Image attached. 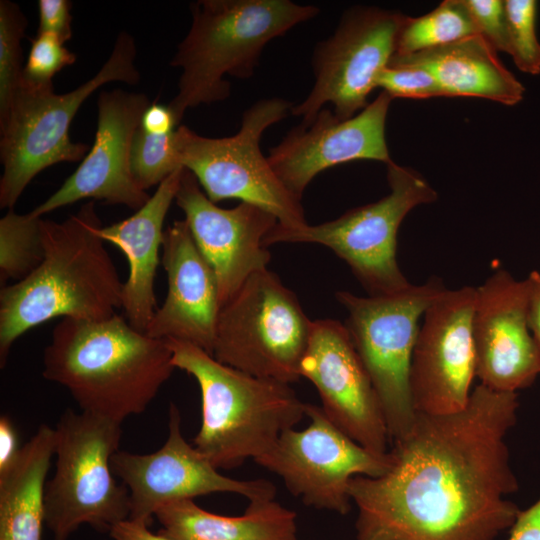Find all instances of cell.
Segmentation results:
<instances>
[{"label":"cell","instance_id":"obj_35","mask_svg":"<svg viewBox=\"0 0 540 540\" xmlns=\"http://www.w3.org/2000/svg\"><path fill=\"white\" fill-rule=\"evenodd\" d=\"M506 540H540V498L518 512Z\"/></svg>","mask_w":540,"mask_h":540},{"label":"cell","instance_id":"obj_16","mask_svg":"<svg viewBox=\"0 0 540 540\" xmlns=\"http://www.w3.org/2000/svg\"><path fill=\"white\" fill-rule=\"evenodd\" d=\"M300 375L315 386L322 410L341 431L374 454L388 453L379 398L344 324L313 320Z\"/></svg>","mask_w":540,"mask_h":540},{"label":"cell","instance_id":"obj_15","mask_svg":"<svg viewBox=\"0 0 540 540\" xmlns=\"http://www.w3.org/2000/svg\"><path fill=\"white\" fill-rule=\"evenodd\" d=\"M476 287L446 289L424 313L413 349L410 391L414 410L449 414L465 408L475 375L472 321Z\"/></svg>","mask_w":540,"mask_h":540},{"label":"cell","instance_id":"obj_2","mask_svg":"<svg viewBox=\"0 0 540 540\" xmlns=\"http://www.w3.org/2000/svg\"><path fill=\"white\" fill-rule=\"evenodd\" d=\"M95 201L61 222L41 219L44 257L0 290V365L26 331L57 317L103 320L122 306L123 283L99 235Z\"/></svg>","mask_w":540,"mask_h":540},{"label":"cell","instance_id":"obj_23","mask_svg":"<svg viewBox=\"0 0 540 540\" xmlns=\"http://www.w3.org/2000/svg\"><path fill=\"white\" fill-rule=\"evenodd\" d=\"M388 66L425 69L447 97H480L513 106L523 99L525 91L481 34L414 54L393 56Z\"/></svg>","mask_w":540,"mask_h":540},{"label":"cell","instance_id":"obj_3","mask_svg":"<svg viewBox=\"0 0 540 540\" xmlns=\"http://www.w3.org/2000/svg\"><path fill=\"white\" fill-rule=\"evenodd\" d=\"M174 369L165 339L115 314L62 318L44 349L42 375L65 387L81 411L122 424L145 411Z\"/></svg>","mask_w":540,"mask_h":540},{"label":"cell","instance_id":"obj_24","mask_svg":"<svg viewBox=\"0 0 540 540\" xmlns=\"http://www.w3.org/2000/svg\"><path fill=\"white\" fill-rule=\"evenodd\" d=\"M154 516L159 533L173 540H297L296 513L274 499L250 501L240 516L214 514L185 499Z\"/></svg>","mask_w":540,"mask_h":540},{"label":"cell","instance_id":"obj_14","mask_svg":"<svg viewBox=\"0 0 540 540\" xmlns=\"http://www.w3.org/2000/svg\"><path fill=\"white\" fill-rule=\"evenodd\" d=\"M168 437L149 454L117 451L111 468L129 491V519L150 525L158 509L169 503L214 492H232L249 501L274 499L276 488L267 480H236L222 475L183 437L178 407H169Z\"/></svg>","mask_w":540,"mask_h":540},{"label":"cell","instance_id":"obj_10","mask_svg":"<svg viewBox=\"0 0 540 540\" xmlns=\"http://www.w3.org/2000/svg\"><path fill=\"white\" fill-rule=\"evenodd\" d=\"M313 320L268 268L251 275L221 307L213 356L253 376L297 382Z\"/></svg>","mask_w":540,"mask_h":540},{"label":"cell","instance_id":"obj_22","mask_svg":"<svg viewBox=\"0 0 540 540\" xmlns=\"http://www.w3.org/2000/svg\"><path fill=\"white\" fill-rule=\"evenodd\" d=\"M184 167L161 182L149 200L133 215L99 229L100 237L121 249L129 264L123 283L122 308L136 330L145 333L156 311L154 280L159 249L164 236V220L175 200Z\"/></svg>","mask_w":540,"mask_h":540},{"label":"cell","instance_id":"obj_19","mask_svg":"<svg viewBox=\"0 0 540 540\" xmlns=\"http://www.w3.org/2000/svg\"><path fill=\"white\" fill-rule=\"evenodd\" d=\"M175 202L216 276L222 307L251 275L268 268L271 254L264 238L278 221L266 210L245 202L231 209L217 206L186 168Z\"/></svg>","mask_w":540,"mask_h":540},{"label":"cell","instance_id":"obj_30","mask_svg":"<svg viewBox=\"0 0 540 540\" xmlns=\"http://www.w3.org/2000/svg\"><path fill=\"white\" fill-rule=\"evenodd\" d=\"M508 24V54L524 73L540 74V42L536 24L538 2L534 0H506Z\"/></svg>","mask_w":540,"mask_h":540},{"label":"cell","instance_id":"obj_28","mask_svg":"<svg viewBox=\"0 0 540 540\" xmlns=\"http://www.w3.org/2000/svg\"><path fill=\"white\" fill-rule=\"evenodd\" d=\"M27 25L18 4L0 1V116L6 112L23 77L22 39Z\"/></svg>","mask_w":540,"mask_h":540},{"label":"cell","instance_id":"obj_34","mask_svg":"<svg viewBox=\"0 0 540 540\" xmlns=\"http://www.w3.org/2000/svg\"><path fill=\"white\" fill-rule=\"evenodd\" d=\"M72 4L67 0H39V26L37 33L57 36L64 43L72 37Z\"/></svg>","mask_w":540,"mask_h":540},{"label":"cell","instance_id":"obj_38","mask_svg":"<svg viewBox=\"0 0 540 540\" xmlns=\"http://www.w3.org/2000/svg\"><path fill=\"white\" fill-rule=\"evenodd\" d=\"M21 447L18 446L17 433L7 416L0 418V474L5 472L16 460Z\"/></svg>","mask_w":540,"mask_h":540},{"label":"cell","instance_id":"obj_6","mask_svg":"<svg viewBox=\"0 0 540 540\" xmlns=\"http://www.w3.org/2000/svg\"><path fill=\"white\" fill-rule=\"evenodd\" d=\"M136 52L133 36L120 32L99 71L62 94L55 93L53 83H33L22 77L10 105L0 116L1 208L13 209L24 189L42 170L61 162L83 160L89 147L71 140L72 120L86 99L105 84L139 82Z\"/></svg>","mask_w":540,"mask_h":540},{"label":"cell","instance_id":"obj_12","mask_svg":"<svg viewBox=\"0 0 540 540\" xmlns=\"http://www.w3.org/2000/svg\"><path fill=\"white\" fill-rule=\"evenodd\" d=\"M405 18L400 12L374 6L345 11L334 33L317 43L312 56L314 84L291 114L307 125L327 104L341 120L362 111L395 53Z\"/></svg>","mask_w":540,"mask_h":540},{"label":"cell","instance_id":"obj_33","mask_svg":"<svg viewBox=\"0 0 540 540\" xmlns=\"http://www.w3.org/2000/svg\"><path fill=\"white\" fill-rule=\"evenodd\" d=\"M476 27L490 45L498 52H509L508 24L505 1L463 0Z\"/></svg>","mask_w":540,"mask_h":540},{"label":"cell","instance_id":"obj_4","mask_svg":"<svg viewBox=\"0 0 540 540\" xmlns=\"http://www.w3.org/2000/svg\"><path fill=\"white\" fill-rule=\"evenodd\" d=\"M190 11V29L170 62L181 69L168 104L177 125L188 109L227 99L231 86L225 75L252 77L270 41L320 10L290 0H199Z\"/></svg>","mask_w":540,"mask_h":540},{"label":"cell","instance_id":"obj_13","mask_svg":"<svg viewBox=\"0 0 540 540\" xmlns=\"http://www.w3.org/2000/svg\"><path fill=\"white\" fill-rule=\"evenodd\" d=\"M309 425L285 430L275 444L254 461L282 478L303 503L341 515L351 510L349 485L353 477H376L389 465V453L365 449L334 423L321 407L307 404Z\"/></svg>","mask_w":540,"mask_h":540},{"label":"cell","instance_id":"obj_11","mask_svg":"<svg viewBox=\"0 0 540 540\" xmlns=\"http://www.w3.org/2000/svg\"><path fill=\"white\" fill-rule=\"evenodd\" d=\"M445 290L441 279L432 277L392 295L335 294L347 312L344 325L379 398L390 443L413 424L410 367L419 320Z\"/></svg>","mask_w":540,"mask_h":540},{"label":"cell","instance_id":"obj_18","mask_svg":"<svg viewBox=\"0 0 540 540\" xmlns=\"http://www.w3.org/2000/svg\"><path fill=\"white\" fill-rule=\"evenodd\" d=\"M393 98L382 91L355 116L341 120L321 109L307 125L292 128L267 159L281 182L296 197L322 171L354 160L392 161L385 124Z\"/></svg>","mask_w":540,"mask_h":540},{"label":"cell","instance_id":"obj_37","mask_svg":"<svg viewBox=\"0 0 540 540\" xmlns=\"http://www.w3.org/2000/svg\"><path fill=\"white\" fill-rule=\"evenodd\" d=\"M144 522L125 519L111 527L109 536L113 540H173L161 533H153Z\"/></svg>","mask_w":540,"mask_h":540},{"label":"cell","instance_id":"obj_9","mask_svg":"<svg viewBox=\"0 0 540 540\" xmlns=\"http://www.w3.org/2000/svg\"><path fill=\"white\" fill-rule=\"evenodd\" d=\"M390 192L380 200L355 207L318 225L287 228L278 223L264 238L277 243H315L328 247L347 263L369 296L399 293L411 283L397 262V234L415 207L437 200V192L412 168L387 165Z\"/></svg>","mask_w":540,"mask_h":540},{"label":"cell","instance_id":"obj_26","mask_svg":"<svg viewBox=\"0 0 540 540\" xmlns=\"http://www.w3.org/2000/svg\"><path fill=\"white\" fill-rule=\"evenodd\" d=\"M479 34L463 0H445L427 14L406 16L393 56H406Z\"/></svg>","mask_w":540,"mask_h":540},{"label":"cell","instance_id":"obj_21","mask_svg":"<svg viewBox=\"0 0 540 540\" xmlns=\"http://www.w3.org/2000/svg\"><path fill=\"white\" fill-rule=\"evenodd\" d=\"M162 265L168 292L145 333L153 338L185 341L213 355L221 309L218 283L185 220H175L165 229Z\"/></svg>","mask_w":540,"mask_h":540},{"label":"cell","instance_id":"obj_7","mask_svg":"<svg viewBox=\"0 0 540 540\" xmlns=\"http://www.w3.org/2000/svg\"><path fill=\"white\" fill-rule=\"evenodd\" d=\"M55 431L56 469L45 487V525L54 540H67L82 524L109 532L130 514L129 491L111 468L121 423L66 409Z\"/></svg>","mask_w":540,"mask_h":540},{"label":"cell","instance_id":"obj_32","mask_svg":"<svg viewBox=\"0 0 540 540\" xmlns=\"http://www.w3.org/2000/svg\"><path fill=\"white\" fill-rule=\"evenodd\" d=\"M377 87L393 99L445 96L442 87L431 73L412 66H387L378 77Z\"/></svg>","mask_w":540,"mask_h":540},{"label":"cell","instance_id":"obj_8","mask_svg":"<svg viewBox=\"0 0 540 540\" xmlns=\"http://www.w3.org/2000/svg\"><path fill=\"white\" fill-rule=\"evenodd\" d=\"M293 106L280 97L257 100L243 113L239 131L229 137L209 138L179 125L174 143L181 166L214 203L238 199L271 213L280 226L307 224L301 199L281 182L260 148L264 131L286 118Z\"/></svg>","mask_w":540,"mask_h":540},{"label":"cell","instance_id":"obj_29","mask_svg":"<svg viewBox=\"0 0 540 540\" xmlns=\"http://www.w3.org/2000/svg\"><path fill=\"white\" fill-rule=\"evenodd\" d=\"M174 132L153 135L141 127L136 131L130 165L132 175L141 189L146 191L152 186H158L174 171L182 168L175 148Z\"/></svg>","mask_w":540,"mask_h":540},{"label":"cell","instance_id":"obj_31","mask_svg":"<svg viewBox=\"0 0 540 540\" xmlns=\"http://www.w3.org/2000/svg\"><path fill=\"white\" fill-rule=\"evenodd\" d=\"M76 58L57 36L37 33L32 40L23 78L33 83H53L54 76L74 64Z\"/></svg>","mask_w":540,"mask_h":540},{"label":"cell","instance_id":"obj_27","mask_svg":"<svg viewBox=\"0 0 540 540\" xmlns=\"http://www.w3.org/2000/svg\"><path fill=\"white\" fill-rule=\"evenodd\" d=\"M41 217L18 214L13 209L0 220V283L22 280L42 261L44 246Z\"/></svg>","mask_w":540,"mask_h":540},{"label":"cell","instance_id":"obj_39","mask_svg":"<svg viewBox=\"0 0 540 540\" xmlns=\"http://www.w3.org/2000/svg\"><path fill=\"white\" fill-rule=\"evenodd\" d=\"M528 283V327L540 346V273L533 271L526 278Z\"/></svg>","mask_w":540,"mask_h":540},{"label":"cell","instance_id":"obj_25","mask_svg":"<svg viewBox=\"0 0 540 540\" xmlns=\"http://www.w3.org/2000/svg\"><path fill=\"white\" fill-rule=\"evenodd\" d=\"M55 449V429L42 424L0 474V540H41L45 481Z\"/></svg>","mask_w":540,"mask_h":540},{"label":"cell","instance_id":"obj_36","mask_svg":"<svg viewBox=\"0 0 540 540\" xmlns=\"http://www.w3.org/2000/svg\"><path fill=\"white\" fill-rule=\"evenodd\" d=\"M176 125L173 113L168 106L153 103L145 110L140 127L149 134L168 135L175 131Z\"/></svg>","mask_w":540,"mask_h":540},{"label":"cell","instance_id":"obj_1","mask_svg":"<svg viewBox=\"0 0 540 540\" xmlns=\"http://www.w3.org/2000/svg\"><path fill=\"white\" fill-rule=\"evenodd\" d=\"M517 393L476 386L464 409L416 412L392 441L389 465L351 479L356 540H496L520 511L505 442Z\"/></svg>","mask_w":540,"mask_h":540},{"label":"cell","instance_id":"obj_17","mask_svg":"<svg viewBox=\"0 0 540 540\" xmlns=\"http://www.w3.org/2000/svg\"><path fill=\"white\" fill-rule=\"evenodd\" d=\"M150 100L144 93L102 91L92 148L78 168L30 213L41 217L82 199L102 200L137 211L150 198L136 183L130 165L132 142Z\"/></svg>","mask_w":540,"mask_h":540},{"label":"cell","instance_id":"obj_20","mask_svg":"<svg viewBox=\"0 0 540 540\" xmlns=\"http://www.w3.org/2000/svg\"><path fill=\"white\" fill-rule=\"evenodd\" d=\"M528 283L503 269L476 287L472 329L475 375L493 390L516 392L540 373V346L528 327Z\"/></svg>","mask_w":540,"mask_h":540},{"label":"cell","instance_id":"obj_5","mask_svg":"<svg viewBox=\"0 0 540 540\" xmlns=\"http://www.w3.org/2000/svg\"><path fill=\"white\" fill-rule=\"evenodd\" d=\"M165 340L174 367L199 385L201 426L193 443L217 469L260 457L306 415V403L290 384L223 364L191 343Z\"/></svg>","mask_w":540,"mask_h":540}]
</instances>
